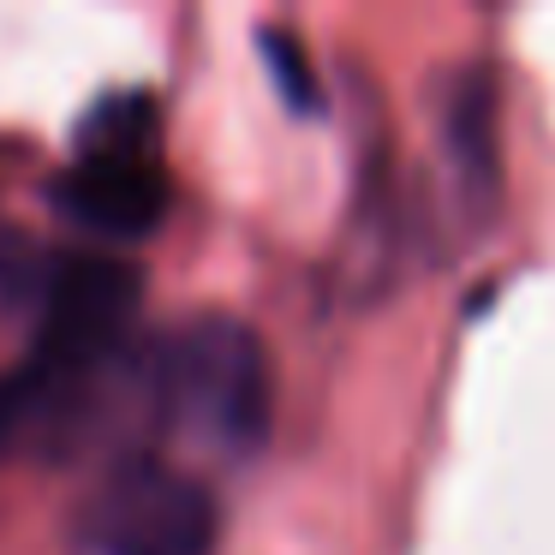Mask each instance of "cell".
I'll use <instances>...</instances> for the list:
<instances>
[{
    "mask_svg": "<svg viewBox=\"0 0 555 555\" xmlns=\"http://www.w3.org/2000/svg\"><path fill=\"white\" fill-rule=\"evenodd\" d=\"M132 400L150 424L216 460H251L275 424V364L251 323L197 311L132 347Z\"/></svg>",
    "mask_w": 555,
    "mask_h": 555,
    "instance_id": "6da1fadb",
    "label": "cell"
},
{
    "mask_svg": "<svg viewBox=\"0 0 555 555\" xmlns=\"http://www.w3.org/2000/svg\"><path fill=\"white\" fill-rule=\"evenodd\" d=\"M150 144H156V108L150 96L126 90L96 102V114L78 132V156L49 180V204L102 251L150 240L168 221L173 192Z\"/></svg>",
    "mask_w": 555,
    "mask_h": 555,
    "instance_id": "7a4b0ae2",
    "label": "cell"
},
{
    "mask_svg": "<svg viewBox=\"0 0 555 555\" xmlns=\"http://www.w3.org/2000/svg\"><path fill=\"white\" fill-rule=\"evenodd\" d=\"M216 490L150 448L108 460L78 507V543L90 555H216Z\"/></svg>",
    "mask_w": 555,
    "mask_h": 555,
    "instance_id": "3957f363",
    "label": "cell"
},
{
    "mask_svg": "<svg viewBox=\"0 0 555 555\" xmlns=\"http://www.w3.org/2000/svg\"><path fill=\"white\" fill-rule=\"evenodd\" d=\"M138 311H144V269L120 251L78 245L49 269L37 293V340L30 359L49 376H96L138 347Z\"/></svg>",
    "mask_w": 555,
    "mask_h": 555,
    "instance_id": "277c9868",
    "label": "cell"
},
{
    "mask_svg": "<svg viewBox=\"0 0 555 555\" xmlns=\"http://www.w3.org/2000/svg\"><path fill=\"white\" fill-rule=\"evenodd\" d=\"M442 144L472 204L495 197V78L483 66H454L442 90Z\"/></svg>",
    "mask_w": 555,
    "mask_h": 555,
    "instance_id": "5b68a950",
    "label": "cell"
},
{
    "mask_svg": "<svg viewBox=\"0 0 555 555\" xmlns=\"http://www.w3.org/2000/svg\"><path fill=\"white\" fill-rule=\"evenodd\" d=\"M257 42H263V61H269V73H275V85H281V102H287L293 114L323 108V90H317L311 61H305V42L287 37V30H275V25L257 30Z\"/></svg>",
    "mask_w": 555,
    "mask_h": 555,
    "instance_id": "8992f818",
    "label": "cell"
}]
</instances>
